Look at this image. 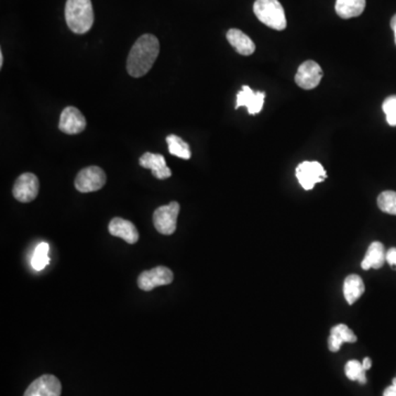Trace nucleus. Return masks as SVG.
<instances>
[{
    "label": "nucleus",
    "instance_id": "nucleus-1",
    "mask_svg": "<svg viewBox=\"0 0 396 396\" xmlns=\"http://www.w3.org/2000/svg\"><path fill=\"white\" fill-rule=\"evenodd\" d=\"M160 53V43L153 34H143L134 43L127 60V71L132 77H141L151 70Z\"/></svg>",
    "mask_w": 396,
    "mask_h": 396
},
{
    "label": "nucleus",
    "instance_id": "nucleus-2",
    "mask_svg": "<svg viewBox=\"0 0 396 396\" xmlns=\"http://www.w3.org/2000/svg\"><path fill=\"white\" fill-rule=\"evenodd\" d=\"M65 20L72 32L76 34L89 32L94 23L91 0H68L65 5Z\"/></svg>",
    "mask_w": 396,
    "mask_h": 396
},
{
    "label": "nucleus",
    "instance_id": "nucleus-3",
    "mask_svg": "<svg viewBox=\"0 0 396 396\" xmlns=\"http://www.w3.org/2000/svg\"><path fill=\"white\" fill-rule=\"evenodd\" d=\"M253 11L257 18L270 28L278 31L286 28V11L279 0H255Z\"/></svg>",
    "mask_w": 396,
    "mask_h": 396
},
{
    "label": "nucleus",
    "instance_id": "nucleus-4",
    "mask_svg": "<svg viewBox=\"0 0 396 396\" xmlns=\"http://www.w3.org/2000/svg\"><path fill=\"white\" fill-rule=\"evenodd\" d=\"M179 210L181 207L179 203L171 202L169 205L161 206L154 210V227L161 235L170 236L174 234L177 230Z\"/></svg>",
    "mask_w": 396,
    "mask_h": 396
},
{
    "label": "nucleus",
    "instance_id": "nucleus-5",
    "mask_svg": "<svg viewBox=\"0 0 396 396\" xmlns=\"http://www.w3.org/2000/svg\"><path fill=\"white\" fill-rule=\"evenodd\" d=\"M106 181L104 170L93 165L79 171L75 179V187L81 193L96 192L105 186Z\"/></svg>",
    "mask_w": 396,
    "mask_h": 396
},
{
    "label": "nucleus",
    "instance_id": "nucleus-6",
    "mask_svg": "<svg viewBox=\"0 0 396 396\" xmlns=\"http://www.w3.org/2000/svg\"><path fill=\"white\" fill-rule=\"evenodd\" d=\"M296 177L304 189H313L317 183L323 182L327 179V173L323 165L317 161L302 162L296 167Z\"/></svg>",
    "mask_w": 396,
    "mask_h": 396
},
{
    "label": "nucleus",
    "instance_id": "nucleus-7",
    "mask_svg": "<svg viewBox=\"0 0 396 396\" xmlns=\"http://www.w3.org/2000/svg\"><path fill=\"white\" fill-rule=\"evenodd\" d=\"M174 274L167 267H157L150 271H144L138 278V286L142 290L150 292L158 286H169L173 282Z\"/></svg>",
    "mask_w": 396,
    "mask_h": 396
},
{
    "label": "nucleus",
    "instance_id": "nucleus-8",
    "mask_svg": "<svg viewBox=\"0 0 396 396\" xmlns=\"http://www.w3.org/2000/svg\"><path fill=\"white\" fill-rule=\"evenodd\" d=\"M40 189L38 177L33 173H25L15 181L13 194L15 200L21 203H30L36 200Z\"/></svg>",
    "mask_w": 396,
    "mask_h": 396
},
{
    "label": "nucleus",
    "instance_id": "nucleus-9",
    "mask_svg": "<svg viewBox=\"0 0 396 396\" xmlns=\"http://www.w3.org/2000/svg\"><path fill=\"white\" fill-rule=\"evenodd\" d=\"M323 70L315 61H305L300 64L295 75V82L300 89H314L323 79Z\"/></svg>",
    "mask_w": 396,
    "mask_h": 396
},
{
    "label": "nucleus",
    "instance_id": "nucleus-10",
    "mask_svg": "<svg viewBox=\"0 0 396 396\" xmlns=\"http://www.w3.org/2000/svg\"><path fill=\"white\" fill-rule=\"evenodd\" d=\"M61 382L56 376L44 374L29 385L23 396H61Z\"/></svg>",
    "mask_w": 396,
    "mask_h": 396
},
{
    "label": "nucleus",
    "instance_id": "nucleus-11",
    "mask_svg": "<svg viewBox=\"0 0 396 396\" xmlns=\"http://www.w3.org/2000/svg\"><path fill=\"white\" fill-rule=\"evenodd\" d=\"M58 128L66 134H77L86 128V119L81 111L75 107H66L62 111Z\"/></svg>",
    "mask_w": 396,
    "mask_h": 396
},
{
    "label": "nucleus",
    "instance_id": "nucleus-12",
    "mask_svg": "<svg viewBox=\"0 0 396 396\" xmlns=\"http://www.w3.org/2000/svg\"><path fill=\"white\" fill-rule=\"evenodd\" d=\"M265 93L263 91H253L249 86H243V89L237 94L236 109L245 106L250 115H257L263 109L264 105Z\"/></svg>",
    "mask_w": 396,
    "mask_h": 396
},
{
    "label": "nucleus",
    "instance_id": "nucleus-13",
    "mask_svg": "<svg viewBox=\"0 0 396 396\" xmlns=\"http://www.w3.org/2000/svg\"><path fill=\"white\" fill-rule=\"evenodd\" d=\"M108 230L110 235L122 238L129 245H134L139 240V232L136 230V226L124 218L116 217L111 219L109 222Z\"/></svg>",
    "mask_w": 396,
    "mask_h": 396
},
{
    "label": "nucleus",
    "instance_id": "nucleus-14",
    "mask_svg": "<svg viewBox=\"0 0 396 396\" xmlns=\"http://www.w3.org/2000/svg\"><path fill=\"white\" fill-rule=\"evenodd\" d=\"M139 163L144 169L151 170L152 174L158 179H167L172 177V171L162 154L146 152L140 158Z\"/></svg>",
    "mask_w": 396,
    "mask_h": 396
},
{
    "label": "nucleus",
    "instance_id": "nucleus-15",
    "mask_svg": "<svg viewBox=\"0 0 396 396\" xmlns=\"http://www.w3.org/2000/svg\"><path fill=\"white\" fill-rule=\"evenodd\" d=\"M227 40L229 41L232 48L241 56H248L255 53V43L239 29H230L227 32Z\"/></svg>",
    "mask_w": 396,
    "mask_h": 396
},
{
    "label": "nucleus",
    "instance_id": "nucleus-16",
    "mask_svg": "<svg viewBox=\"0 0 396 396\" xmlns=\"http://www.w3.org/2000/svg\"><path fill=\"white\" fill-rule=\"evenodd\" d=\"M357 336L348 326L337 325L331 328V336L328 339V348L331 352H337L345 343H356Z\"/></svg>",
    "mask_w": 396,
    "mask_h": 396
},
{
    "label": "nucleus",
    "instance_id": "nucleus-17",
    "mask_svg": "<svg viewBox=\"0 0 396 396\" xmlns=\"http://www.w3.org/2000/svg\"><path fill=\"white\" fill-rule=\"evenodd\" d=\"M386 261V253L384 245L378 241L372 243L366 251L364 261L361 262V268L364 270L370 269H381Z\"/></svg>",
    "mask_w": 396,
    "mask_h": 396
},
{
    "label": "nucleus",
    "instance_id": "nucleus-18",
    "mask_svg": "<svg viewBox=\"0 0 396 396\" xmlns=\"http://www.w3.org/2000/svg\"><path fill=\"white\" fill-rule=\"evenodd\" d=\"M366 8V0H337L336 13L343 19L355 18L362 15Z\"/></svg>",
    "mask_w": 396,
    "mask_h": 396
},
{
    "label": "nucleus",
    "instance_id": "nucleus-19",
    "mask_svg": "<svg viewBox=\"0 0 396 396\" xmlns=\"http://www.w3.org/2000/svg\"><path fill=\"white\" fill-rule=\"evenodd\" d=\"M364 293V284L362 279L357 274H351L347 276L343 283V295L346 298L347 303L352 304Z\"/></svg>",
    "mask_w": 396,
    "mask_h": 396
},
{
    "label": "nucleus",
    "instance_id": "nucleus-20",
    "mask_svg": "<svg viewBox=\"0 0 396 396\" xmlns=\"http://www.w3.org/2000/svg\"><path fill=\"white\" fill-rule=\"evenodd\" d=\"M167 143L169 146V152L172 155L184 160H189L192 157L189 144L186 143L182 138H179L175 134H170L167 136Z\"/></svg>",
    "mask_w": 396,
    "mask_h": 396
},
{
    "label": "nucleus",
    "instance_id": "nucleus-21",
    "mask_svg": "<svg viewBox=\"0 0 396 396\" xmlns=\"http://www.w3.org/2000/svg\"><path fill=\"white\" fill-rule=\"evenodd\" d=\"M49 251H50V247L46 243H41L36 248V250L33 253L32 260H31V265L34 270H43L50 263Z\"/></svg>",
    "mask_w": 396,
    "mask_h": 396
},
{
    "label": "nucleus",
    "instance_id": "nucleus-22",
    "mask_svg": "<svg viewBox=\"0 0 396 396\" xmlns=\"http://www.w3.org/2000/svg\"><path fill=\"white\" fill-rule=\"evenodd\" d=\"M345 373L351 381H358L360 384L366 383V370L362 366V362L358 360H350L345 366Z\"/></svg>",
    "mask_w": 396,
    "mask_h": 396
},
{
    "label": "nucleus",
    "instance_id": "nucleus-23",
    "mask_svg": "<svg viewBox=\"0 0 396 396\" xmlns=\"http://www.w3.org/2000/svg\"><path fill=\"white\" fill-rule=\"evenodd\" d=\"M378 206L382 212L396 216V192H382L378 197Z\"/></svg>",
    "mask_w": 396,
    "mask_h": 396
},
{
    "label": "nucleus",
    "instance_id": "nucleus-24",
    "mask_svg": "<svg viewBox=\"0 0 396 396\" xmlns=\"http://www.w3.org/2000/svg\"><path fill=\"white\" fill-rule=\"evenodd\" d=\"M384 114L386 116V122L390 126L396 127V95L388 97L384 101L383 106Z\"/></svg>",
    "mask_w": 396,
    "mask_h": 396
},
{
    "label": "nucleus",
    "instance_id": "nucleus-25",
    "mask_svg": "<svg viewBox=\"0 0 396 396\" xmlns=\"http://www.w3.org/2000/svg\"><path fill=\"white\" fill-rule=\"evenodd\" d=\"M386 261L391 267L396 269V248H391L388 253H386Z\"/></svg>",
    "mask_w": 396,
    "mask_h": 396
},
{
    "label": "nucleus",
    "instance_id": "nucleus-26",
    "mask_svg": "<svg viewBox=\"0 0 396 396\" xmlns=\"http://www.w3.org/2000/svg\"><path fill=\"white\" fill-rule=\"evenodd\" d=\"M383 396H396V376L393 378L392 385L388 386L384 391Z\"/></svg>",
    "mask_w": 396,
    "mask_h": 396
},
{
    "label": "nucleus",
    "instance_id": "nucleus-27",
    "mask_svg": "<svg viewBox=\"0 0 396 396\" xmlns=\"http://www.w3.org/2000/svg\"><path fill=\"white\" fill-rule=\"evenodd\" d=\"M371 359L364 358V361H362V366H364V370H366V371H368V370H370V368H371Z\"/></svg>",
    "mask_w": 396,
    "mask_h": 396
},
{
    "label": "nucleus",
    "instance_id": "nucleus-28",
    "mask_svg": "<svg viewBox=\"0 0 396 396\" xmlns=\"http://www.w3.org/2000/svg\"><path fill=\"white\" fill-rule=\"evenodd\" d=\"M391 28L394 32V37H395V44H396V15H393V18L391 20Z\"/></svg>",
    "mask_w": 396,
    "mask_h": 396
},
{
    "label": "nucleus",
    "instance_id": "nucleus-29",
    "mask_svg": "<svg viewBox=\"0 0 396 396\" xmlns=\"http://www.w3.org/2000/svg\"><path fill=\"white\" fill-rule=\"evenodd\" d=\"M4 65V54L3 52H0V68H3Z\"/></svg>",
    "mask_w": 396,
    "mask_h": 396
}]
</instances>
